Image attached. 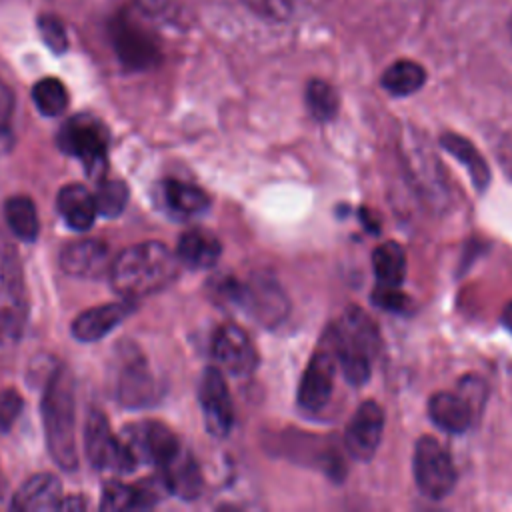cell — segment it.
<instances>
[{
    "label": "cell",
    "instance_id": "obj_4",
    "mask_svg": "<svg viewBox=\"0 0 512 512\" xmlns=\"http://www.w3.org/2000/svg\"><path fill=\"white\" fill-rule=\"evenodd\" d=\"M26 314L28 300L18 254L0 240V346L20 338Z\"/></svg>",
    "mask_w": 512,
    "mask_h": 512
},
{
    "label": "cell",
    "instance_id": "obj_30",
    "mask_svg": "<svg viewBox=\"0 0 512 512\" xmlns=\"http://www.w3.org/2000/svg\"><path fill=\"white\" fill-rule=\"evenodd\" d=\"M306 106H308L310 114L316 120L326 122V120H332L336 116L338 106H340V98H338V92L334 90L332 84L314 78L306 86Z\"/></svg>",
    "mask_w": 512,
    "mask_h": 512
},
{
    "label": "cell",
    "instance_id": "obj_27",
    "mask_svg": "<svg viewBox=\"0 0 512 512\" xmlns=\"http://www.w3.org/2000/svg\"><path fill=\"white\" fill-rule=\"evenodd\" d=\"M4 218L10 232L22 242H32L38 238V232H40L38 210L28 196H10L4 202Z\"/></svg>",
    "mask_w": 512,
    "mask_h": 512
},
{
    "label": "cell",
    "instance_id": "obj_26",
    "mask_svg": "<svg viewBox=\"0 0 512 512\" xmlns=\"http://www.w3.org/2000/svg\"><path fill=\"white\" fill-rule=\"evenodd\" d=\"M236 296L240 302H250V308L260 318V322L278 320L288 308V302L284 300L282 292L276 286H268L266 282L256 284L252 288L236 286Z\"/></svg>",
    "mask_w": 512,
    "mask_h": 512
},
{
    "label": "cell",
    "instance_id": "obj_3",
    "mask_svg": "<svg viewBox=\"0 0 512 512\" xmlns=\"http://www.w3.org/2000/svg\"><path fill=\"white\" fill-rule=\"evenodd\" d=\"M332 352L350 384L368 380L378 352V328L362 308L350 306L332 328Z\"/></svg>",
    "mask_w": 512,
    "mask_h": 512
},
{
    "label": "cell",
    "instance_id": "obj_37",
    "mask_svg": "<svg viewBox=\"0 0 512 512\" xmlns=\"http://www.w3.org/2000/svg\"><path fill=\"white\" fill-rule=\"evenodd\" d=\"M86 508V500L82 496H64L60 500L58 510H84Z\"/></svg>",
    "mask_w": 512,
    "mask_h": 512
},
{
    "label": "cell",
    "instance_id": "obj_15",
    "mask_svg": "<svg viewBox=\"0 0 512 512\" xmlns=\"http://www.w3.org/2000/svg\"><path fill=\"white\" fill-rule=\"evenodd\" d=\"M110 264V248L94 238L72 242L60 252L62 270L74 278H100L106 270L110 272Z\"/></svg>",
    "mask_w": 512,
    "mask_h": 512
},
{
    "label": "cell",
    "instance_id": "obj_11",
    "mask_svg": "<svg viewBox=\"0 0 512 512\" xmlns=\"http://www.w3.org/2000/svg\"><path fill=\"white\" fill-rule=\"evenodd\" d=\"M212 354L218 368L232 376H248L258 366V350L244 328L222 324L212 338Z\"/></svg>",
    "mask_w": 512,
    "mask_h": 512
},
{
    "label": "cell",
    "instance_id": "obj_40",
    "mask_svg": "<svg viewBox=\"0 0 512 512\" xmlns=\"http://www.w3.org/2000/svg\"><path fill=\"white\" fill-rule=\"evenodd\" d=\"M510 36H512V20H510Z\"/></svg>",
    "mask_w": 512,
    "mask_h": 512
},
{
    "label": "cell",
    "instance_id": "obj_29",
    "mask_svg": "<svg viewBox=\"0 0 512 512\" xmlns=\"http://www.w3.org/2000/svg\"><path fill=\"white\" fill-rule=\"evenodd\" d=\"M32 100L44 116H60L68 108V90L58 78H42L32 88Z\"/></svg>",
    "mask_w": 512,
    "mask_h": 512
},
{
    "label": "cell",
    "instance_id": "obj_6",
    "mask_svg": "<svg viewBox=\"0 0 512 512\" xmlns=\"http://www.w3.org/2000/svg\"><path fill=\"white\" fill-rule=\"evenodd\" d=\"M414 482L428 500L446 498L456 484V470L450 452L434 436H422L412 456Z\"/></svg>",
    "mask_w": 512,
    "mask_h": 512
},
{
    "label": "cell",
    "instance_id": "obj_21",
    "mask_svg": "<svg viewBox=\"0 0 512 512\" xmlns=\"http://www.w3.org/2000/svg\"><path fill=\"white\" fill-rule=\"evenodd\" d=\"M160 202L176 218H194L210 206L208 194L182 180H164L160 184Z\"/></svg>",
    "mask_w": 512,
    "mask_h": 512
},
{
    "label": "cell",
    "instance_id": "obj_33",
    "mask_svg": "<svg viewBox=\"0 0 512 512\" xmlns=\"http://www.w3.org/2000/svg\"><path fill=\"white\" fill-rule=\"evenodd\" d=\"M38 30H40V36H42L44 44L52 52L62 54L68 48V34H66V28H64L60 18H56L52 14L40 16L38 18Z\"/></svg>",
    "mask_w": 512,
    "mask_h": 512
},
{
    "label": "cell",
    "instance_id": "obj_14",
    "mask_svg": "<svg viewBox=\"0 0 512 512\" xmlns=\"http://www.w3.org/2000/svg\"><path fill=\"white\" fill-rule=\"evenodd\" d=\"M334 366L336 358L332 350H318L310 358L298 386V404L304 410L318 412L328 404L334 382Z\"/></svg>",
    "mask_w": 512,
    "mask_h": 512
},
{
    "label": "cell",
    "instance_id": "obj_16",
    "mask_svg": "<svg viewBox=\"0 0 512 512\" xmlns=\"http://www.w3.org/2000/svg\"><path fill=\"white\" fill-rule=\"evenodd\" d=\"M132 314V300L108 302L80 312L72 322V334L80 342H96L110 334Z\"/></svg>",
    "mask_w": 512,
    "mask_h": 512
},
{
    "label": "cell",
    "instance_id": "obj_9",
    "mask_svg": "<svg viewBox=\"0 0 512 512\" xmlns=\"http://www.w3.org/2000/svg\"><path fill=\"white\" fill-rule=\"evenodd\" d=\"M120 438L134 456L136 464H156L158 468L182 448L176 434L166 424L156 420L124 426Z\"/></svg>",
    "mask_w": 512,
    "mask_h": 512
},
{
    "label": "cell",
    "instance_id": "obj_35",
    "mask_svg": "<svg viewBox=\"0 0 512 512\" xmlns=\"http://www.w3.org/2000/svg\"><path fill=\"white\" fill-rule=\"evenodd\" d=\"M22 408L24 402L16 390L6 388L0 392V432H8L14 426V422L22 414Z\"/></svg>",
    "mask_w": 512,
    "mask_h": 512
},
{
    "label": "cell",
    "instance_id": "obj_10",
    "mask_svg": "<svg viewBox=\"0 0 512 512\" xmlns=\"http://www.w3.org/2000/svg\"><path fill=\"white\" fill-rule=\"evenodd\" d=\"M198 398L206 430L216 438H224L234 424V406L222 368L208 366L204 370L200 378Z\"/></svg>",
    "mask_w": 512,
    "mask_h": 512
},
{
    "label": "cell",
    "instance_id": "obj_31",
    "mask_svg": "<svg viewBox=\"0 0 512 512\" xmlns=\"http://www.w3.org/2000/svg\"><path fill=\"white\" fill-rule=\"evenodd\" d=\"M130 198V190L122 180H102L96 188L94 202L100 216L116 218L124 212Z\"/></svg>",
    "mask_w": 512,
    "mask_h": 512
},
{
    "label": "cell",
    "instance_id": "obj_2",
    "mask_svg": "<svg viewBox=\"0 0 512 512\" xmlns=\"http://www.w3.org/2000/svg\"><path fill=\"white\" fill-rule=\"evenodd\" d=\"M42 422L52 460L64 470H74L78 464L76 388L72 374L64 366H58L46 382Z\"/></svg>",
    "mask_w": 512,
    "mask_h": 512
},
{
    "label": "cell",
    "instance_id": "obj_28",
    "mask_svg": "<svg viewBox=\"0 0 512 512\" xmlns=\"http://www.w3.org/2000/svg\"><path fill=\"white\" fill-rule=\"evenodd\" d=\"M382 88L392 96H408L418 92L426 82V70L412 60H398L382 74Z\"/></svg>",
    "mask_w": 512,
    "mask_h": 512
},
{
    "label": "cell",
    "instance_id": "obj_20",
    "mask_svg": "<svg viewBox=\"0 0 512 512\" xmlns=\"http://www.w3.org/2000/svg\"><path fill=\"white\" fill-rule=\"evenodd\" d=\"M428 416L436 428L448 434H462L470 428L474 414L458 392H436L428 400Z\"/></svg>",
    "mask_w": 512,
    "mask_h": 512
},
{
    "label": "cell",
    "instance_id": "obj_1",
    "mask_svg": "<svg viewBox=\"0 0 512 512\" xmlns=\"http://www.w3.org/2000/svg\"><path fill=\"white\" fill-rule=\"evenodd\" d=\"M178 258L168 246L148 240L122 250L110 264L112 288L126 300H138L170 286L178 276Z\"/></svg>",
    "mask_w": 512,
    "mask_h": 512
},
{
    "label": "cell",
    "instance_id": "obj_8",
    "mask_svg": "<svg viewBox=\"0 0 512 512\" xmlns=\"http://www.w3.org/2000/svg\"><path fill=\"white\" fill-rule=\"evenodd\" d=\"M84 454L96 470L126 474L138 466L122 438L112 434L110 424L100 410H92L86 418Z\"/></svg>",
    "mask_w": 512,
    "mask_h": 512
},
{
    "label": "cell",
    "instance_id": "obj_23",
    "mask_svg": "<svg viewBox=\"0 0 512 512\" xmlns=\"http://www.w3.org/2000/svg\"><path fill=\"white\" fill-rule=\"evenodd\" d=\"M56 206L60 216L64 218V222L72 228V230H88L94 220H96V202H94V194L88 192L82 184H66L60 188L58 198H56Z\"/></svg>",
    "mask_w": 512,
    "mask_h": 512
},
{
    "label": "cell",
    "instance_id": "obj_12",
    "mask_svg": "<svg viewBox=\"0 0 512 512\" xmlns=\"http://www.w3.org/2000/svg\"><path fill=\"white\" fill-rule=\"evenodd\" d=\"M114 394L118 402L128 408L150 406L158 396L156 380L140 352H124L114 382Z\"/></svg>",
    "mask_w": 512,
    "mask_h": 512
},
{
    "label": "cell",
    "instance_id": "obj_19",
    "mask_svg": "<svg viewBox=\"0 0 512 512\" xmlns=\"http://www.w3.org/2000/svg\"><path fill=\"white\" fill-rule=\"evenodd\" d=\"M402 148H404V156L410 166V172L414 174V180L420 186V190H424L428 194V198L438 200L446 192V188L442 184V176H440L436 158L428 150L426 140L422 146V142H416V136H408L402 142Z\"/></svg>",
    "mask_w": 512,
    "mask_h": 512
},
{
    "label": "cell",
    "instance_id": "obj_13",
    "mask_svg": "<svg viewBox=\"0 0 512 512\" xmlns=\"http://www.w3.org/2000/svg\"><path fill=\"white\" fill-rule=\"evenodd\" d=\"M382 434L384 410L378 402L366 400L352 414L344 432V442L356 460H370L382 442Z\"/></svg>",
    "mask_w": 512,
    "mask_h": 512
},
{
    "label": "cell",
    "instance_id": "obj_38",
    "mask_svg": "<svg viewBox=\"0 0 512 512\" xmlns=\"http://www.w3.org/2000/svg\"><path fill=\"white\" fill-rule=\"evenodd\" d=\"M134 2L146 14H156L166 6V0H134Z\"/></svg>",
    "mask_w": 512,
    "mask_h": 512
},
{
    "label": "cell",
    "instance_id": "obj_7",
    "mask_svg": "<svg viewBox=\"0 0 512 512\" xmlns=\"http://www.w3.org/2000/svg\"><path fill=\"white\" fill-rule=\"evenodd\" d=\"M108 30L114 54L124 68L148 70L158 64L160 48L156 38L130 12L116 14Z\"/></svg>",
    "mask_w": 512,
    "mask_h": 512
},
{
    "label": "cell",
    "instance_id": "obj_39",
    "mask_svg": "<svg viewBox=\"0 0 512 512\" xmlns=\"http://www.w3.org/2000/svg\"><path fill=\"white\" fill-rule=\"evenodd\" d=\"M502 318H504V324L512 330V304L506 308V312H504V316H502Z\"/></svg>",
    "mask_w": 512,
    "mask_h": 512
},
{
    "label": "cell",
    "instance_id": "obj_36",
    "mask_svg": "<svg viewBox=\"0 0 512 512\" xmlns=\"http://www.w3.org/2000/svg\"><path fill=\"white\" fill-rule=\"evenodd\" d=\"M12 114V96L0 84V154H6L14 146V132L10 124Z\"/></svg>",
    "mask_w": 512,
    "mask_h": 512
},
{
    "label": "cell",
    "instance_id": "obj_5",
    "mask_svg": "<svg viewBox=\"0 0 512 512\" xmlns=\"http://www.w3.org/2000/svg\"><path fill=\"white\" fill-rule=\"evenodd\" d=\"M110 134L106 126L90 116V114H80L72 116L70 120L64 122V126L58 132V144L60 148L78 158L90 178H96L102 174L106 166V150H108Z\"/></svg>",
    "mask_w": 512,
    "mask_h": 512
},
{
    "label": "cell",
    "instance_id": "obj_32",
    "mask_svg": "<svg viewBox=\"0 0 512 512\" xmlns=\"http://www.w3.org/2000/svg\"><path fill=\"white\" fill-rule=\"evenodd\" d=\"M102 510H136V492L134 486L112 480L102 490L100 500Z\"/></svg>",
    "mask_w": 512,
    "mask_h": 512
},
{
    "label": "cell",
    "instance_id": "obj_22",
    "mask_svg": "<svg viewBox=\"0 0 512 512\" xmlns=\"http://www.w3.org/2000/svg\"><path fill=\"white\" fill-rule=\"evenodd\" d=\"M220 240L206 230H188L180 236L176 246V258L180 264L192 270L212 268L220 258Z\"/></svg>",
    "mask_w": 512,
    "mask_h": 512
},
{
    "label": "cell",
    "instance_id": "obj_24",
    "mask_svg": "<svg viewBox=\"0 0 512 512\" xmlns=\"http://www.w3.org/2000/svg\"><path fill=\"white\" fill-rule=\"evenodd\" d=\"M372 268L378 286L398 288L406 278V252L398 242H382L372 252Z\"/></svg>",
    "mask_w": 512,
    "mask_h": 512
},
{
    "label": "cell",
    "instance_id": "obj_25",
    "mask_svg": "<svg viewBox=\"0 0 512 512\" xmlns=\"http://www.w3.org/2000/svg\"><path fill=\"white\" fill-rule=\"evenodd\" d=\"M440 146L452 154L456 160H460V164L468 170L474 186L478 190H484L490 182V168L486 164V160L482 158V154L476 150L474 144H470L466 138L458 136V134H452V132H446L442 138H440Z\"/></svg>",
    "mask_w": 512,
    "mask_h": 512
},
{
    "label": "cell",
    "instance_id": "obj_34",
    "mask_svg": "<svg viewBox=\"0 0 512 512\" xmlns=\"http://www.w3.org/2000/svg\"><path fill=\"white\" fill-rule=\"evenodd\" d=\"M456 392L466 400V404L470 406L474 418L480 416V412H482V408L486 404V382L482 378H478V376L468 374V376L460 378Z\"/></svg>",
    "mask_w": 512,
    "mask_h": 512
},
{
    "label": "cell",
    "instance_id": "obj_18",
    "mask_svg": "<svg viewBox=\"0 0 512 512\" xmlns=\"http://www.w3.org/2000/svg\"><path fill=\"white\" fill-rule=\"evenodd\" d=\"M60 480L52 474L40 472L30 476L14 494L12 508L20 512H38V510H58L62 500Z\"/></svg>",
    "mask_w": 512,
    "mask_h": 512
},
{
    "label": "cell",
    "instance_id": "obj_17",
    "mask_svg": "<svg viewBox=\"0 0 512 512\" xmlns=\"http://www.w3.org/2000/svg\"><path fill=\"white\" fill-rule=\"evenodd\" d=\"M160 476L170 494L182 500H194L202 492V474L192 454L180 448L168 462L160 466Z\"/></svg>",
    "mask_w": 512,
    "mask_h": 512
}]
</instances>
